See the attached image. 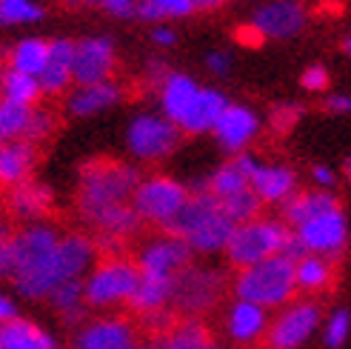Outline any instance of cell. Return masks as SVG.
I'll use <instances>...</instances> for the list:
<instances>
[{
	"mask_svg": "<svg viewBox=\"0 0 351 349\" xmlns=\"http://www.w3.org/2000/svg\"><path fill=\"white\" fill-rule=\"evenodd\" d=\"M140 172L129 164L97 158L86 164L80 172V192H77V212L92 221L103 209L117 203H132L134 192L140 186Z\"/></svg>",
	"mask_w": 351,
	"mask_h": 349,
	"instance_id": "obj_1",
	"label": "cell"
},
{
	"mask_svg": "<svg viewBox=\"0 0 351 349\" xmlns=\"http://www.w3.org/2000/svg\"><path fill=\"white\" fill-rule=\"evenodd\" d=\"M60 235L51 226H29V229L14 235V284L26 298H49V267Z\"/></svg>",
	"mask_w": 351,
	"mask_h": 349,
	"instance_id": "obj_2",
	"label": "cell"
},
{
	"mask_svg": "<svg viewBox=\"0 0 351 349\" xmlns=\"http://www.w3.org/2000/svg\"><path fill=\"white\" fill-rule=\"evenodd\" d=\"M297 260L289 255H274L260 260L254 267H245L237 272L232 281V289L240 301H252L263 309H280L289 306L294 292H297V278H294Z\"/></svg>",
	"mask_w": 351,
	"mask_h": 349,
	"instance_id": "obj_3",
	"label": "cell"
},
{
	"mask_svg": "<svg viewBox=\"0 0 351 349\" xmlns=\"http://www.w3.org/2000/svg\"><path fill=\"white\" fill-rule=\"evenodd\" d=\"M140 284L137 260L126 255H103L89 269L83 281L86 306L92 309H114L120 304H129Z\"/></svg>",
	"mask_w": 351,
	"mask_h": 349,
	"instance_id": "obj_4",
	"label": "cell"
},
{
	"mask_svg": "<svg viewBox=\"0 0 351 349\" xmlns=\"http://www.w3.org/2000/svg\"><path fill=\"white\" fill-rule=\"evenodd\" d=\"M291 235L294 232L289 229L286 221L257 218L249 223H237L229 243H226V255H229L232 267L245 269V267H254L266 258L283 255Z\"/></svg>",
	"mask_w": 351,
	"mask_h": 349,
	"instance_id": "obj_5",
	"label": "cell"
},
{
	"mask_svg": "<svg viewBox=\"0 0 351 349\" xmlns=\"http://www.w3.org/2000/svg\"><path fill=\"white\" fill-rule=\"evenodd\" d=\"M229 278L220 269H206V267H186L174 278V295H171V309L180 318H200L203 312L215 309L223 298Z\"/></svg>",
	"mask_w": 351,
	"mask_h": 349,
	"instance_id": "obj_6",
	"label": "cell"
},
{
	"mask_svg": "<svg viewBox=\"0 0 351 349\" xmlns=\"http://www.w3.org/2000/svg\"><path fill=\"white\" fill-rule=\"evenodd\" d=\"M189 201V192L183 183H178L174 178H166V174H152V178L140 181L137 192H134V209L143 218V223L160 226L166 232L171 221L180 215V209Z\"/></svg>",
	"mask_w": 351,
	"mask_h": 349,
	"instance_id": "obj_7",
	"label": "cell"
},
{
	"mask_svg": "<svg viewBox=\"0 0 351 349\" xmlns=\"http://www.w3.org/2000/svg\"><path fill=\"white\" fill-rule=\"evenodd\" d=\"M180 129L166 115H137L129 124V149L140 161H163L180 144Z\"/></svg>",
	"mask_w": 351,
	"mask_h": 349,
	"instance_id": "obj_8",
	"label": "cell"
},
{
	"mask_svg": "<svg viewBox=\"0 0 351 349\" xmlns=\"http://www.w3.org/2000/svg\"><path fill=\"white\" fill-rule=\"evenodd\" d=\"M320 326V306L314 301H291L280 315L269 324L266 349H297L303 346L314 329Z\"/></svg>",
	"mask_w": 351,
	"mask_h": 349,
	"instance_id": "obj_9",
	"label": "cell"
},
{
	"mask_svg": "<svg viewBox=\"0 0 351 349\" xmlns=\"http://www.w3.org/2000/svg\"><path fill=\"white\" fill-rule=\"evenodd\" d=\"M140 326L126 315H103L86 324L77 338L75 349H140Z\"/></svg>",
	"mask_w": 351,
	"mask_h": 349,
	"instance_id": "obj_10",
	"label": "cell"
},
{
	"mask_svg": "<svg viewBox=\"0 0 351 349\" xmlns=\"http://www.w3.org/2000/svg\"><path fill=\"white\" fill-rule=\"evenodd\" d=\"M95 255L97 247L92 238L86 235H63L55 258H51V267H49V286L55 292L60 284L66 281H77V278L89 275V269L95 267Z\"/></svg>",
	"mask_w": 351,
	"mask_h": 349,
	"instance_id": "obj_11",
	"label": "cell"
},
{
	"mask_svg": "<svg viewBox=\"0 0 351 349\" xmlns=\"http://www.w3.org/2000/svg\"><path fill=\"white\" fill-rule=\"evenodd\" d=\"M297 240L303 243V249L308 255H323V258H331V255H340L343 247H346V238H348V223H346V215L337 209H331L326 215H317L306 221L303 226L294 229Z\"/></svg>",
	"mask_w": 351,
	"mask_h": 349,
	"instance_id": "obj_12",
	"label": "cell"
},
{
	"mask_svg": "<svg viewBox=\"0 0 351 349\" xmlns=\"http://www.w3.org/2000/svg\"><path fill=\"white\" fill-rule=\"evenodd\" d=\"M189 255L191 247L178 238V235H169L163 232L160 238L149 240L143 249L137 255V267L143 275H157V278H178L189 264Z\"/></svg>",
	"mask_w": 351,
	"mask_h": 349,
	"instance_id": "obj_13",
	"label": "cell"
},
{
	"mask_svg": "<svg viewBox=\"0 0 351 349\" xmlns=\"http://www.w3.org/2000/svg\"><path fill=\"white\" fill-rule=\"evenodd\" d=\"M117 52L109 38H83L75 43V86L112 80Z\"/></svg>",
	"mask_w": 351,
	"mask_h": 349,
	"instance_id": "obj_14",
	"label": "cell"
},
{
	"mask_svg": "<svg viewBox=\"0 0 351 349\" xmlns=\"http://www.w3.org/2000/svg\"><path fill=\"white\" fill-rule=\"evenodd\" d=\"M252 26L263 38H294L306 26V9L297 0H271L254 12Z\"/></svg>",
	"mask_w": 351,
	"mask_h": 349,
	"instance_id": "obj_15",
	"label": "cell"
},
{
	"mask_svg": "<svg viewBox=\"0 0 351 349\" xmlns=\"http://www.w3.org/2000/svg\"><path fill=\"white\" fill-rule=\"evenodd\" d=\"M212 132H215V137L220 141L223 149L240 152L243 146H249V144L254 141V135L260 132V120H257V115H254L249 106L229 103Z\"/></svg>",
	"mask_w": 351,
	"mask_h": 349,
	"instance_id": "obj_16",
	"label": "cell"
},
{
	"mask_svg": "<svg viewBox=\"0 0 351 349\" xmlns=\"http://www.w3.org/2000/svg\"><path fill=\"white\" fill-rule=\"evenodd\" d=\"M200 92H203V86L195 78L180 75V72H169L160 80V106H163V115L171 120V124H178V129H180L186 115L197 103Z\"/></svg>",
	"mask_w": 351,
	"mask_h": 349,
	"instance_id": "obj_17",
	"label": "cell"
},
{
	"mask_svg": "<svg viewBox=\"0 0 351 349\" xmlns=\"http://www.w3.org/2000/svg\"><path fill=\"white\" fill-rule=\"evenodd\" d=\"M269 309H263L252 301H234L226 312V333L237 344H254L263 341L269 333Z\"/></svg>",
	"mask_w": 351,
	"mask_h": 349,
	"instance_id": "obj_18",
	"label": "cell"
},
{
	"mask_svg": "<svg viewBox=\"0 0 351 349\" xmlns=\"http://www.w3.org/2000/svg\"><path fill=\"white\" fill-rule=\"evenodd\" d=\"M75 83V41H51L49 52V63L40 75V86L46 98H58L66 95L69 86Z\"/></svg>",
	"mask_w": 351,
	"mask_h": 349,
	"instance_id": "obj_19",
	"label": "cell"
},
{
	"mask_svg": "<svg viewBox=\"0 0 351 349\" xmlns=\"http://www.w3.org/2000/svg\"><path fill=\"white\" fill-rule=\"evenodd\" d=\"M217 215H223V206H220V198H215L208 189H200L195 192V195H189L186 206L180 209V215L171 221L169 226V235H178L183 240H189L191 235H195L200 226H206L208 221H215Z\"/></svg>",
	"mask_w": 351,
	"mask_h": 349,
	"instance_id": "obj_20",
	"label": "cell"
},
{
	"mask_svg": "<svg viewBox=\"0 0 351 349\" xmlns=\"http://www.w3.org/2000/svg\"><path fill=\"white\" fill-rule=\"evenodd\" d=\"M120 98H123V89L114 80L75 86V89L66 95V112L75 115V117H89L97 112H106Z\"/></svg>",
	"mask_w": 351,
	"mask_h": 349,
	"instance_id": "obj_21",
	"label": "cell"
},
{
	"mask_svg": "<svg viewBox=\"0 0 351 349\" xmlns=\"http://www.w3.org/2000/svg\"><path fill=\"white\" fill-rule=\"evenodd\" d=\"M38 166V146L29 141H9L0 144V186H17L32 181V172Z\"/></svg>",
	"mask_w": 351,
	"mask_h": 349,
	"instance_id": "obj_22",
	"label": "cell"
},
{
	"mask_svg": "<svg viewBox=\"0 0 351 349\" xmlns=\"http://www.w3.org/2000/svg\"><path fill=\"white\" fill-rule=\"evenodd\" d=\"M6 206L14 218L40 221L51 212V192H49V186L38 183V181H23L9 189Z\"/></svg>",
	"mask_w": 351,
	"mask_h": 349,
	"instance_id": "obj_23",
	"label": "cell"
},
{
	"mask_svg": "<svg viewBox=\"0 0 351 349\" xmlns=\"http://www.w3.org/2000/svg\"><path fill=\"white\" fill-rule=\"evenodd\" d=\"M294 172L280 164H257L252 174V189L260 195L263 203H286L294 195Z\"/></svg>",
	"mask_w": 351,
	"mask_h": 349,
	"instance_id": "obj_24",
	"label": "cell"
},
{
	"mask_svg": "<svg viewBox=\"0 0 351 349\" xmlns=\"http://www.w3.org/2000/svg\"><path fill=\"white\" fill-rule=\"evenodd\" d=\"M257 169V161L252 158V155H237L234 161L223 164L212 178H208L206 189L212 192L215 198H229L234 195V192H243L252 186V174Z\"/></svg>",
	"mask_w": 351,
	"mask_h": 349,
	"instance_id": "obj_25",
	"label": "cell"
},
{
	"mask_svg": "<svg viewBox=\"0 0 351 349\" xmlns=\"http://www.w3.org/2000/svg\"><path fill=\"white\" fill-rule=\"evenodd\" d=\"M171 295H174V278H157V275H143L140 272V284L137 292L132 295V312L134 315H152V312H160L166 306H171Z\"/></svg>",
	"mask_w": 351,
	"mask_h": 349,
	"instance_id": "obj_26",
	"label": "cell"
},
{
	"mask_svg": "<svg viewBox=\"0 0 351 349\" xmlns=\"http://www.w3.org/2000/svg\"><path fill=\"white\" fill-rule=\"evenodd\" d=\"M95 229L103 235V238H114V240H126L132 235L140 232V226H143V218L134 209V203H117V206H109L103 209L100 215H95L89 221Z\"/></svg>",
	"mask_w": 351,
	"mask_h": 349,
	"instance_id": "obj_27",
	"label": "cell"
},
{
	"mask_svg": "<svg viewBox=\"0 0 351 349\" xmlns=\"http://www.w3.org/2000/svg\"><path fill=\"white\" fill-rule=\"evenodd\" d=\"M154 341L160 344V349H220L200 318H180L163 338Z\"/></svg>",
	"mask_w": 351,
	"mask_h": 349,
	"instance_id": "obj_28",
	"label": "cell"
},
{
	"mask_svg": "<svg viewBox=\"0 0 351 349\" xmlns=\"http://www.w3.org/2000/svg\"><path fill=\"white\" fill-rule=\"evenodd\" d=\"M337 206L340 203L335 201V195H328V192H294L283 206V221L297 229V226H303L306 221L326 215Z\"/></svg>",
	"mask_w": 351,
	"mask_h": 349,
	"instance_id": "obj_29",
	"label": "cell"
},
{
	"mask_svg": "<svg viewBox=\"0 0 351 349\" xmlns=\"http://www.w3.org/2000/svg\"><path fill=\"white\" fill-rule=\"evenodd\" d=\"M226 106H229V100H226L223 92L217 89H203L197 103L191 106V112L186 115V120L180 124V132L186 135H200V132H212L215 124L220 120V115L226 112Z\"/></svg>",
	"mask_w": 351,
	"mask_h": 349,
	"instance_id": "obj_30",
	"label": "cell"
},
{
	"mask_svg": "<svg viewBox=\"0 0 351 349\" xmlns=\"http://www.w3.org/2000/svg\"><path fill=\"white\" fill-rule=\"evenodd\" d=\"M0 349H58V344L40 326L14 318L0 324Z\"/></svg>",
	"mask_w": 351,
	"mask_h": 349,
	"instance_id": "obj_31",
	"label": "cell"
},
{
	"mask_svg": "<svg viewBox=\"0 0 351 349\" xmlns=\"http://www.w3.org/2000/svg\"><path fill=\"white\" fill-rule=\"evenodd\" d=\"M49 52H51V41L43 38H23L12 52H9V69L17 72H26L32 78H40L43 69L49 63Z\"/></svg>",
	"mask_w": 351,
	"mask_h": 349,
	"instance_id": "obj_32",
	"label": "cell"
},
{
	"mask_svg": "<svg viewBox=\"0 0 351 349\" xmlns=\"http://www.w3.org/2000/svg\"><path fill=\"white\" fill-rule=\"evenodd\" d=\"M294 278H297V289L300 292H323L335 281V269H331L328 258L306 255L294 264Z\"/></svg>",
	"mask_w": 351,
	"mask_h": 349,
	"instance_id": "obj_33",
	"label": "cell"
},
{
	"mask_svg": "<svg viewBox=\"0 0 351 349\" xmlns=\"http://www.w3.org/2000/svg\"><path fill=\"white\" fill-rule=\"evenodd\" d=\"M0 98L21 103V106H38V100L43 98V86L40 78H32L26 72H17V69H9L3 72V86H0Z\"/></svg>",
	"mask_w": 351,
	"mask_h": 349,
	"instance_id": "obj_34",
	"label": "cell"
},
{
	"mask_svg": "<svg viewBox=\"0 0 351 349\" xmlns=\"http://www.w3.org/2000/svg\"><path fill=\"white\" fill-rule=\"evenodd\" d=\"M234 221L229 218V215H217L215 221H208L206 226H200V229L191 235L186 243L195 252H220V249H226V243H229V238H232V232H234Z\"/></svg>",
	"mask_w": 351,
	"mask_h": 349,
	"instance_id": "obj_35",
	"label": "cell"
},
{
	"mask_svg": "<svg viewBox=\"0 0 351 349\" xmlns=\"http://www.w3.org/2000/svg\"><path fill=\"white\" fill-rule=\"evenodd\" d=\"M197 12V0H137V21H169V17H189Z\"/></svg>",
	"mask_w": 351,
	"mask_h": 349,
	"instance_id": "obj_36",
	"label": "cell"
},
{
	"mask_svg": "<svg viewBox=\"0 0 351 349\" xmlns=\"http://www.w3.org/2000/svg\"><path fill=\"white\" fill-rule=\"evenodd\" d=\"M34 106H21L0 98V144L9 141H23V135L29 129V117Z\"/></svg>",
	"mask_w": 351,
	"mask_h": 349,
	"instance_id": "obj_37",
	"label": "cell"
},
{
	"mask_svg": "<svg viewBox=\"0 0 351 349\" xmlns=\"http://www.w3.org/2000/svg\"><path fill=\"white\" fill-rule=\"evenodd\" d=\"M220 206L234 223H249V221H257L260 209H263V201H260L257 192L249 186L243 192H234V195H229V198H220Z\"/></svg>",
	"mask_w": 351,
	"mask_h": 349,
	"instance_id": "obj_38",
	"label": "cell"
},
{
	"mask_svg": "<svg viewBox=\"0 0 351 349\" xmlns=\"http://www.w3.org/2000/svg\"><path fill=\"white\" fill-rule=\"evenodd\" d=\"M43 17L40 0H0V26H26Z\"/></svg>",
	"mask_w": 351,
	"mask_h": 349,
	"instance_id": "obj_39",
	"label": "cell"
},
{
	"mask_svg": "<svg viewBox=\"0 0 351 349\" xmlns=\"http://www.w3.org/2000/svg\"><path fill=\"white\" fill-rule=\"evenodd\" d=\"M51 304H55L63 315L66 312H72V309H80L86 306V289H83V278H77V281H66L60 284L55 292L49 295Z\"/></svg>",
	"mask_w": 351,
	"mask_h": 349,
	"instance_id": "obj_40",
	"label": "cell"
},
{
	"mask_svg": "<svg viewBox=\"0 0 351 349\" xmlns=\"http://www.w3.org/2000/svg\"><path fill=\"white\" fill-rule=\"evenodd\" d=\"M55 129H58V117H55V112L34 106V109H32V117H29V129H26V135H23V141H29V144L38 146L40 141L51 137V132H55Z\"/></svg>",
	"mask_w": 351,
	"mask_h": 349,
	"instance_id": "obj_41",
	"label": "cell"
},
{
	"mask_svg": "<svg viewBox=\"0 0 351 349\" xmlns=\"http://www.w3.org/2000/svg\"><path fill=\"white\" fill-rule=\"evenodd\" d=\"M348 329H351V315L348 312H343V309H337L335 315L328 318V324H326V346H331V349H340L343 344H346V338H348Z\"/></svg>",
	"mask_w": 351,
	"mask_h": 349,
	"instance_id": "obj_42",
	"label": "cell"
},
{
	"mask_svg": "<svg viewBox=\"0 0 351 349\" xmlns=\"http://www.w3.org/2000/svg\"><path fill=\"white\" fill-rule=\"evenodd\" d=\"M303 115V106H297V103H280V106L271 109V117H269V124L277 135H286L297 120H300Z\"/></svg>",
	"mask_w": 351,
	"mask_h": 349,
	"instance_id": "obj_43",
	"label": "cell"
},
{
	"mask_svg": "<svg viewBox=\"0 0 351 349\" xmlns=\"http://www.w3.org/2000/svg\"><path fill=\"white\" fill-rule=\"evenodd\" d=\"M14 275V235L6 223H0V278Z\"/></svg>",
	"mask_w": 351,
	"mask_h": 349,
	"instance_id": "obj_44",
	"label": "cell"
},
{
	"mask_svg": "<svg viewBox=\"0 0 351 349\" xmlns=\"http://www.w3.org/2000/svg\"><path fill=\"white\" fill-rule=\"evenodd\" d=\"M83 3L97 6L114 17H134V12H137V0H83Z\"/></svg>",
	"mask_w": 351,
	"mask_h": 349,
	"instance_id": "obj_45",
	"label": "cell"
},
{
	"mask_svg": "<svg viewBox=\"0 0 351 349\" xmlns=\"http://www.w3.org/2000/svg\"><path fill=\"white\" fill-rule=\"evenodd\" d=\"M300 83H303V89H308V92H323L328 86L326 66H308L303 72V78H300Z\"/></svg>",
	"mask_w": 351,
	"mask_h": 349,
	"instance_id": "obj_46",
	"label": "cell"
},
{
	"mask_svg": "<svg viewBox=\"0 0 351 349\" xmlns=\"http://www.w3.org/2000/svg\"><path fill=\"white\" fill-rule=\"evenodd\" d=\"M206 63H208V69H212L215 75H226L229 72V66H232V60H229L226 52H212V55L206 58Z\"/></svg>",
	"mask_w": 351,
	"mask_h": 349,
	"instance_id": "obj_47",
	"label": "cell"
},
{
	"mask_svg": "<svg viewBox=\"0 0 351 349\" xmlns=\"http://www.w3.org/2000/svg\"><path fill=\"white\" fill-rule=\"evenodd\" d=\"M326 109L335 112V115H346V112H351V98H346V95H331V98L326 100Z\"/></svg>",
	"mask_w": 351,
	"mask_h": 349,
	"instance_id": "obj_48",
	"label": "cell"
},
{
	"mask_svg": "<svg viewBox=\"0 0 351 349\" xmlns=\"http://www.w3.org/2000/svg\"><path fill=\"white\" fill-rule=\"evenodd\" d=\"M152 41H154L157 46H174V41H178V34H174V29H169V26H154Z\"/></svg>",
	"mask_w": 351,
	"mask_h": 349,
	"instance_id": "obj_49",
	"label": "cell"
},
{
	"mask_svg": "<svg viewBox=\"0 0 351 349\" xmlns=\"http://www.w3.org/2000/svg\"><path fill=\"white\" fill-rule=\"evenodd\" d=\"M237 38H240V43H245V46H260L263 41H266V38H263V34L249 23V26H245V29H240L237 32Z\"/></svg>",
	"mask_w": 351,
	"mask_h": 349,
	"instance_id": "obj_50",
	"label": "cell"
},
{
	"mask_svg": "<svg viewBox=\"0 0 351 349\" xmlns=\"http://www.w3.org/2000/svg\"><path fill=\"white\" fill-rule=\"evenodd\" d=\"M14 318H17V309H14V304L6 298V295H0V324L14 321Z\"/></svg>",
	"mask_w": 351,
	"mask_h": 349,
	"instance_id": "obj_51",
	"label": "cell"
},
{
	"mask_svg": "<svg viewBox=\"0 0 351 349\" xmlns=\"http://www.w3.org/2000/svg\"><path fill=\"white\" fill-rule=\"evenodd\" d=\"M314 181H317L320 186H331L335 183V172L326 169V166H314Z\"/></svg>",
	"mask_w": 351,
	"mask_h": 349,
	"instance_id": "obj_52",
	"label": "cell"
},
{
	"mask_svg": "<svg viewBox=\"0 0 351 349\" xmlns=\"http://www.w3.org/2000/svg\"><path fill=\"white\" fill-rule=\"evenodd\" d=\"M226 3H229V0H197V12H215Z\"/></svg>",
	"mask_w": 351,
	"mask_h": 349,
	"instance_id": "obj_53",
	"label": "cell"
},
{
	"mask_svg": "<svg viewBox=\"0 0 351 349\" xmlns=\"http://www.w3.org/2000/svg\"><path fill=\"white\" fill-rule=\"evenodd\" d=\"M140 349H160V344H157V341H154V338H152V341H149V344H143V346H140Z\"/></svg>",
	"mask_w": 351,
	"mask_h": 349,
	"instance_id": "obj_54",
	"label": "cell"
},
{
	"mask_svg": "<svg viewBox=\"0 0 351 349\" xmlns=\"http://www.w3.org/2000/svg\"><path fill=\"white\" fill-rule=\"evenodd\" d=\"M346 178H348V183H351V158L346 161Z\"/></svg>",
	"mask_w": 351,
	"mask_h": 349,
	"instance_id": "obj_55",
	"label": "cell"
},
{
	"mask_svg": "<svg viewBox=\"0 0 351 349\" xmlns=\"http://www.w3.org/2000/svg\"><path fill=\"white\" fill-rule=\"evenodd\" d=\"M343 49H346V52H348V55H351V38H348V41L343 43Z\"/></svg>",
	"mask_w": 351,
	"mask_h": 349,
	"instance_id": "obj_56",
	"label": "cell"
}]
</instances>
